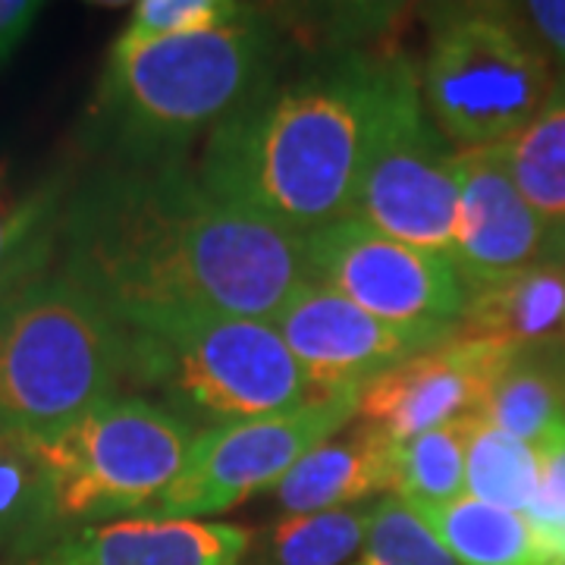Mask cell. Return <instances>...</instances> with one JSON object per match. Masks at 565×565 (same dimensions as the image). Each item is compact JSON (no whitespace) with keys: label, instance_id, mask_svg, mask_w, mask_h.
I'll return each instance as SVG.
<instances>
[{"label":"cell","instance_id":"1","mask_svg":"<svg viewBox=\"0 0 565 565\" xmlns=\"http://www.w3.org/2000/svg\"><path fill=\"white\" fill-rule=\"evenodd\" d=\"M61 255L120 327L161 315L267 321L308 280L302 236L221 202L185 161L107 163L73 189Z\"/></svg>","mask_w":565,"mask_h":565},{"label":"cell","instance_id":"2","mask_svg":"<svg viewBox=\"0 0 565 565\" xmlns=\"http://www.w3.org/2000/svg\"><path fill=\"white\" fill-rule=\"evenodd\" d=\"M390 57L349 51L292 76L270 73L204 139V185L230 207L302 239L355 217Z\"/></svg>","mask_w":565,"mask_h":565},{"label":"cell","instance_id":"3","mask_svg":"<svg viewBox=\"0 0 565 565\" xmlns=\"http://www.w3.org/2000/svg\"><path fill=\"white\" fill-rule=\"evenodd\" d=\"M277 35L248 7L243 20L126 44L114 41L92 104L95 145L114 163L185 161L199 136H211L274 73Z\"/></svg>","mask_w":565,"mask_h":565},{"label":"cell","instance_id":"4","mask_svg":"<svg viewBox=\"0 0 565 565\" xmlns=\"http://www.w3.org/2000/svg\"><path fill=\"white\" fill-rule=\"evenodd\" d=\"M122 381L192 427L255 422L321 399L267 321L161 315L122 327Z\"/></svg>","mask_w":565,"mask_h":565},{"label":"cell","instance_id":"5","mask_svg":"<svg viewBox=\"0 0 565 565\" xmlns=\"http://www.w3.org/2000/svg\"><path fill=\"white\" fill-rule=\"evenodd\" d=\"M122 327L63 270L0 299V434L47 440L120 396Z\"/></svg>","mask_w":565,"mask_h":565},{"label":"cell","instance_id":"6","mask_svg":"<svg viewBox=\"0 0 565 565\" xmlns=\"http://www.w3.org/2000/svg\"><path fill=\"white\" fill-rule=\"evenodd\" d=\"M553 82L546 47L525 13L500 3H452L430 13L424 104L456 151L512 139L537 114Z\"/></svg>","mask_w":565,"mask_h":565},{"label":"cell","instance_id":"7","mask_svg":"<svg viewBox=\"0 0 565 565\" xmlns=\"http://www.w3.org/2000/svg\"><path fill=\"white\" fill-rule=\"evenodd\" d=\"M195 434L199 427L145 396H114L54 437L35 440L54 537L145 512L177 481Z\"/></svg>","mask_w":565,"mask_h":565},{"label":"cell","instance_id":"8","mask_svg":"<svg viewBox=\"0 0 565 565\" xmlns=\"http://www.w3.org/2000/svg\"><path fill=\"white\" fill-rule=\"evenodd\" d=\"M456 158L459 151L427 114L422 73L403 54H393L355 217L393 239L452 258L459 223Z\"/></svg>","mask_w":565,"mask_h":565},{"label":"cell","instance_id":"9","mask_svg":"<svg viewBox=\"0 0 565 565\" xmlns=\"http://www.w3.org/2000/svg\"><path fill=\"white\" fill-rule=\"evenodd\" d=\"M362 390L321 396L296 412L255 422L204 427L195 434L177 481L141 515L199 519L274 490L315 446L337 437L359 415Z\"/></svg>","mask_w":565,"mask_h":565},{"label":"cell","instance_id":"10","mask_svg":"<svg viewBox=\"0 0 565 565\" xmlns=\"http://www.w3.org/2000/svg\"><path fill=\"white\" fill-rule=\"evenodd\" d=\"M302 243L308 274L367 315L412 330H459L468 286L449 258L393 239L359 217L321 226Z\"/></svg>","mask_w":565,"mask_h":565},{"label":"cell","instance_id":"11","mask_svg":"<svg viewBox=\"0 0 565 565\" xmlns=\"http://www.w3.org/2000/svg\"><path fill=\"white\" fill-rule=\"evenodd\" d=\"M267 323L302 364L318 396L364 390L412 355L456 337L381 321L311 274Z\"/></svg>","mask_w":565,"mask_h":565},{"label":"cell","instance_id":"12","mask_svg":"<svg viewBox=\"0 0 565 565\" xmlns=\"http://www.w3.org/2000/svg\"><path fill=\"white\" fill-rule=\"evenodd\" d=\"M515 352L519 349L456 330V337L424 349L364 386L355 418L396 444L444 424L481 418Z\"/></svg>","mask_w":565,"mask_h":565},{"label":"cell","instance_id":"13","mask_svg":"<svg viewBox=\"0 0 565 565\" xmlns=\"http://www.w3.org/2000/svg\"><path fill=\"white\" fill-rule=\"evenodd\" d=\"M459 223L452 267L468 289L512 277L541 262L565 258V243L522 199L493 148L459 151Z\"/></svg>","mask_w":565,"mask_h":565},{"label":"cell","instance_id":"14","mask_svg":"<svg viewBox=\"0 0 565 565\" xmlns=\"http://www.w3.org/2000/svg\"><path fill=\"white\" fill-rule=\"evenodd\" d=\"M252 541L230 522L136 515L57 534L7 565H243Z\"/></svg>","mask_w":565,"mask_h":565},{"label":"cell","instance_id":"15","mask_svg":"<svg viewBox=\"0 0 565 565\" xmlns=\"http://www.w3.org/2000/svg\"><path fill=\"white\" fill-rule=\"evenodd\" d=\"M393 452L396 440L359 422L349 434L315 446L270 493L286 515L349 509L371 493L393 490Z\"/></svg>","mask_w":565,"mask_h":565},{"label":"cell","instance_id":"16","mask_svg":"<svg viewBox=\"0 0 565 565\" xmlns=\"http://www.w3.org/2000/svg\"><path fill=\"white\" fill-rule=\"evenodd\" d=\"M459 333L509 349L565 337V258L541 262L512 277L468 289Z\"/></svg>","mask_w":565,"mask_h":565},{"label":"cell","instance_id":"17","mask_svg":"<svg viewBox=\"0 0 565 565\" xmlns=\"http://www.w3.org/2000/svg\"><path fill=\"white\" fill-rule=\"evenodd\" d=\"M70 195L66 177L17 182L0 167V299L47 274L61 252Z\"/></svg>","mask_w":565,"mask_h":565},{"label":"cell","instance_id":"18","mask_svg":"<svg viewBox=\"0 0 565 565\" xmlns=\"http://www.w3.org/2000/svg\"><path fill=\"white\" fill-rule=\"evenodd\" d=\"M459 565H559L527 515L475 497L415 509Z\"/></svg>","mask_w":565,"mask_h":565},{"label":"cell","instance_id":"19","mask_svg":"<svg viewBox=\"0 0 565 565\" xmlns=\"http://www.w3.org/2000/svg\"><path fill=\"white\" fill-rule=\"evenodd\" d=\"M481 418L537 446L565 424V337L527 345L497 381Z\"/></svg>","mask_w":565,"mask_h":565},{"label":"cell","instance_id":"20","mask_svg":"<svg viewBox=\"0 0 565 565\" xmlns=\"http://www.w3.org/2000/svg\"><path fill=\"white\" fill-rule=\"evenodd\" d=\"M497 151L522 199L565 243V70L537 114Z\"/></svg>","mask_w":565,"mask_h":565},{"label":"cell","instance_id":"21","mask_svg":"<svg viewBox=\"0 0 565 565\" xmlns=\"http://www.w3.org/2000/svg\"><path fill=\"white\" fill-rule=\"evenodd\" d=\"M374 505H349L315 515H286L252 541L248 565H349L359 556Z\"/></svg>","mask_w":565,"mask_h":565},{"label":"cell","instance_id":"22","mask_svg":"<svg viewBox=\"0 0 565 565\" xmlns=\"http://www.w3.org/2000/svg\"><path fill=\"white\" fill-rule=\"evenodd\" d=\"M541 487L537 449L500 427L475 418L465 446V493L525 515Z\"/></svg>","mask_w":565,"mask_h":565},{"label":"cell","instance_id":"23","mask_svg":"<svg viewBox=\"0 0 565 565\" xmlns=\"http://www.w3.org/2000/svg\"><path fill=\"white\" fill-rule=\"evenodd\" d=\"M475 418L444 424L396 444L393 497L412 509L465 497V446Z\"/></svg>","mask_w":565,"mask_h":565},{"label":"cell","instance_id":"24","mask_svg":"<svg viewBox=\"0 0 565 565\" xmlns=\"http://www.w3.org/2000/svg\"><path fill=\"white\" fill-rule=\"evenodd\" d=\"M54 537L47 475L35 440L0 434V541L13 556Z\"/></svg>","mask_w":565,"mask_h":565},{"label":"cell","instance_id":"25","mask_svg":"<svg viewBox=\"0 0 565 565\" xmlns=\"http://www.w3.org/2000/svg\"><path fill=\"white\" fill-rule=\"evenodd\" d=\"M349 565H459L422 515L399 497L374 503L364 544Z\"/></svg>","mask_w":565,"mask_h":565},{"label":"cell","instance_id":"26","mask_svg":"<svg viewBox=\"0 0 565 565\" xmlns=\"http://www.w3.org/2000/svg\"><path fill=\"white\" fill-rule=\"evenodd\" d=\"M245 13H248L245 3H230V0H141L132 7V17L117 41L141 44V41L207 32L243 20Z\"/></svg>","mask_w":565,"mask_h":565},{"label":"cell","instance_id":"27","mask_svg":"<svg viewBox=\"0 0 565 565\" xmlns=\"http://www.w3.org/2000/svg\"><path fill=\"white\" fill-rule=\"evenodd\" d=\"M534 449L541 459V487L525 515L553 550L556 563L565 565V424L546 434Z\"/></svg>","mask_w":565,"mask_h":565},{"label":"cell","instance_id":"28","mask_svg":"<svg viewBox=\"0 0 565 565\" xmlns=\"http://www.w3.org/2000/svg\"><path fill=\"white\" fill-rule=\"evenodd\" d=\"M527 25L565 70V0H531L522 7Z\"/></svg>","mask_w":565,"mask_h":565},{"label":"cell","instance_id":"29","mask_svg":"<svg viewBox=\"0 0 565 565\" xmlns=\"http://www.w3.org/2000/svg\"><path fill=\"white\" fill-rule=\"evenodd\" d=\"M39 13L41 3L35 0H0V66L17 54Z\"/></svg>","mask_w":565,"mask_h":565}]
</instances>
